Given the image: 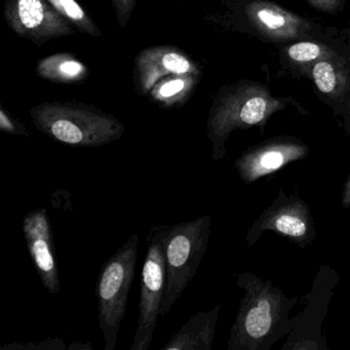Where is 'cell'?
Segmentation results:
<instances>
[{
  "instance_id": "1",
  "label": "cell",
  "mask_w": 350,
  "mask_h": 350,
  "mask_svg": "<svg viewBox=\"0 0 350 350\" xmlns=\"http://www.w3.org/2000/svg\"><path fill=\"white\" fill-rule=\"evenodd\" d=\"M42 134L65 146L100 147L120 140L126 126L113 114L77 101L42 102L29 111Z\"/></svg>"
},
{
  "instance_id": "2",
  "label": "cell",
  "mask_w": 350,
  "mask_h": 350,
  "mask_svg": "<svg viewBox=\"0 0 350 350\" xmlns=\"http://www.w3.org/2000/svg\"><path fill=\"white\" fill-rule=\"evenodd\" d=\"M286 105V99L273 97L261 83L239 81L223 87L213 101L206 122L213 161L224 159L225 144L233 131L261 126Z\"/></svg>"
},
{
  "instance_id": "3",
  "label": "cell",
  "mask_w": 350,
  "mask_h": 350,
  "mask_svg": "<svg viewBox=\"0 0 350 350\" xmlns=\"http://www.w3.org/2000/svg\"><path fill=\"white\" fill-rule=\"evenodd\" d=\"M237 284L245 288V295L231 329L228 349H259L284 327L292 300L252 274L239 275Z\"/></svg>"
},
{
  "instance_id": "4",
  "label": "cell",
  "mask_w": 350,
  "mask_h": 350,
  "mask_svg": "<svg viewBox=\"0 0 350 350\" xmlns=\"http://www.w3.org/2000/svg\"><path fill=\"white\" fill-rule=\"evenodd\" d=\"M212 218L210 215L167 228L165 239V295L161 315L165 317L196 276L208 249Z\"/></svg>"
},
{
  "instance_id": "5",
  "label": "cell",
  "mask_w": 350,
  "mask_h": 350,
  "mask_svg": "<svg viewBox=\"0 0 350 350\" xmlns=\"http://www.w3.org/2000/svg\"><path fill=\"white\" fill-rule=\"evenodd\" d=\"M138 247L139 235H131L126 243L104 262L98 275V317L105 350L116 349L118 343L129 293L134 282Z\"/></svg>"
},
{
  "instance_id": "6",
  "label": "cell",
  "mask_w": 350,
  "mask_h": 350,
  "mask_svg": "<svg viewBox=\"0 0 350 350\" xmlns=\"http://www.w3.org/2000/svg\"><path fill=\"white\" fill-rule=\"evenodd\" d=\"M167 228H152L141 274L138 325L131 350H148L165 295V239Z\"/></svg>"
},
{
  "instance_id": "7",
  "label": "cell",
  "mask_w": 350,
  "mask_h": 350,
  "mask_svg": "<svg viewBox=\"0 0 350 350\" xmlns=\"http://www.w3.org/2000/svg\"><path fill=\"white\" fill-rule=\"evenodd\" d=\"M5 20L14 33L38 46L75 34L72 24L46 0H5Z\"/></svg>"
},
{
  "instance_id": "8",
  "label": "cell",
  "mask_w": 350,
  "mask_h": 350,
  "mask_svg": "<svg viewBox=\"0 0 350 350\" xmlns=\"http://www.w3.org/2000/svg\"><path fill=\"white\" fill-rule=\"evenodd\" d=\"M183 73L202 75V69L187 53L177 46H150L141 51L135 59V88L141 96L148 95L159 79Z\"/></svg>"
},
{
  "instance_id": "9",
  "label": "cell",
  "mask_w": 350,
  "mask_h": 350,
  "mask_svg": "<svg viewBox=\"0 0 350 350\" xmlns=\"http://www.w3.org/2000/svg\"><path fill=\"white\" fill-rule=\"evenodd\" d=\"M26 245L42 284L51 294L61 291L52 225L46 208L30 211L23 220Z\"/></svg>"
},
{
  "instance_id": "10",
  "label": "cell",
  "mask_w": 350,
  "mask_h": 350,
  "mask_svg": "<svg viewBox=\"0 0 350 350\" xmlns=\"http://www.w3.org/2000/svg\"><path fill=\"white\" fill-rule=\"evenodd\" d=\"M247 23L260 36L272 42H291L312 38L313 26L304 18L265 0H251L243 8Z\"/></svg>"
},
{
  "instance_id": "11",
  "label": "cell",
  "mask_w": 350,
  "mask_h": 350,
  "mask_svg": "<svg viewBox=\"0 0 350 350\" xmlns=\"http://www.w3.org/2000/svg\"><path fill=\"white\" fill-rule=\"evenodd\" d=\"M273 230L300 243H308L314 237L312 218L306 204L299 200H288L282 196V202H274L258 219L247 234V243L253 245L264 230Z\"/></svg>"
},
{
  "instance_id": "12",
  "label": "cell",
  "mask_w": 350,
  "mask_h": 350,
  "mask_svg": "<svg viewBox=\"0 0 350 350\" xmlns=\"http://www.w3.org/2000/svg\"><path fill=\"white\" fill-rule=\"evenodd\" d=\"M308 147L294 139H276L252 147L235 161L234 167L245 183L282 169L308 154Z\"/></svg>"
},
{
  "instance_id": "13",
  "label": "cell",
  "mask_w": 350,
  "mask_h": 350,
  "mask_svg": "<svg viewBox=\"0 0 350 350\" xmlns=\"http://www.w3.org/2000/svg\"><path fill=\"white\" fill-rule=\"evenodd\" d=\"M221 305L198 311L167 341L161 350H212Z\"/></svg>"
},
{
  "instance_id": "14",
  "label": "cell",
  "mask_w": 350,
  "mask_h": 350,
  "mask_svg": "<svg viewBox=\"0 0 350 350\" xmlns=\"http://www.w3.org/2000/svg\"><path fill=\"white\" fill-rule=\"evenodd\" d=\"M38 77L57 85H81L89 77V68L75 55L59 53L42 59L36 66Z\"/></svg>"
},
{
  "instance_id": "15",
  "label": "cell",
  "mask_w": 350,
  "mask_h": 350,
  "mask_svg": "<svg viewBox=\"0 0 350 350\" xmlns=\"http://www.w3.org/2000/svg\"><path fill=\"white\" fill-rule=\"evenodd\" d=\"M200 77L191 73L167 75L153 85L149 93L151 101L165 109L182 107L193 95Z\"/></svg>"
},
{
  "instance_id": "16",
  "label": "cell",
  "mask_w": 350,
  "mask_h": 350,
  "mask_svg": "<svg viewBox=\"0 0 350 350\" xmlns=\"http://www.w3.org/2000/svg\"><path fill=\"white\" fill-rule=\"evenodd\" d=\"M310 71L311 79L323 95L334 100L343 97L348 85V71L339 57L315 62Z\"/></svg>"
},
{
  "instance_id": "17",
  "label": "cell",
  "mask_w": 350,
  "mask_h": 350,
  "mask_svg": "<svg viewBox=\"0 0 350 350\" xmlns=\"http://www.w3.org/2000/svg\"><path fill=\"white\" fill-rule=\"evenodd\" d=\"M64 19L72 24L75 29L81 33L87 34L92 38H100L101 29L94 22L92 17L88 15L83 7L77 0H46Z\"/></svg>"
},
{
  "instance_id": "18",
  "label": "cell",
  "mask_w": 350,
  "mask_h": 350,
  "mask_svg": "<svg viewBox=\"0 0 350 350\" xmlns=\"http://www.w3.org/2000/svg\"><path fill=\"white\" fill-rule=\"evenodd\" d=\"M286 53L291 62L309 68L315 62L338 56L337 52L327 44L308 40H299L296 44H291Z\"/></svg>"
},
{
  "instance_id": "19",
  "label": "cell",
  "mask_w": 350,
  "mask_h": 350,
  "mask_svg": "<svg viewBox=\"0 0 350 350\" xmlns=\"http://www.w3.org/2000/svg\"><path fill=\"white\" fill-rule=\"evenodd\" d=\"M0 130L1 132L16 136H31L28 129L19 120H16L3 106L0 108Z\"/></svg>"
},
{
  "instance_id": "20",
  "label": "cell",
  "mask_w": 350,
  "mask_h": 350,
  "mask_svg": "<svg viewBox=\"0 0 350 350\" xmlns=\"http://www.w3.org/2000/svg\"><path fill=\"white\" fill-rule=\"evenodd\" d=\"M67 346L62 339H46L40 344H33L31 342L28 343H14L9 344V345L3 346L1 349H12V350H64L66 349Z\"/></svg>"
},
{
  "instance_id": "21",
  "label": "cell",
  "mask_w": 350,
  "mask_h": 350,
  "mask_svg": "<svg viewBox=\"0 0 350 350\" xmlns=\"http://www.w3.org/2000/svg\"><path fill=\"white\" fill-rule=\"evenodd\" d=\"M138 0H111L116 20L120 28L126 27L130 21Z\"/></svg>"
},
{
  "instance_id": "22",
  "label": "cell",
  "mask_w": 350,
  "mask_h": 350,
  "mask_svg": "<svg viewBox=\"0 0 350 350\" xmlns=\"http://www.w3.org/2000/svg\"><path fill=\"white\" fill-rule=\"evenodd\" d=\"M317 11L337 13L343 7L344 0H307Z\"/></svg>"
},
{
  "instance_id": "23",
  "label": "cell",
  "mask_w": 350,
  "mask_h": 350,
  "mask_svg": "<svg viewBox=\"0 0 350 350\" xmlns=\"http://www.w3.org/2000/svg\"><path fill=\"white\" fill-rule=\"evenodd\" d=\"M68 350H93L94 347L90 342L73 341L70 345L67 346Z\"/></svg>"
},
{
  "instance_id": "24",
  "label": "cell",
  "mask_w": 350,
  "mask_h": 350,
  "mask_svg": "<svg viewBox=\"0 0 350 350\" xmlns=\"http://www.w3.org/2000/svg\"><path fill=\"white\" fill-rule=\"evenodd\" d=\"M342 204L346 208L350 206V177L344 188L343 196H342Z\"/></svg>"
},
{
  "instance_id": "25",
  "label": "cell",
  "mask_w": 350,
  "mask_h": 350,
  "mask_svg": "<svg viewBox=\"0 0 350 350\" xmlns=\"http://www.w3.org/2000/svg\"><path fill=\"white\" fill-rule=\"evenodd\" d=\"M350 126V97H349V103H348V120H347V126L349 128Z\"/></svg>"
}]
</instances>
